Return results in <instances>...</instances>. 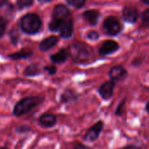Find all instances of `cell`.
<instances>
[{
	"label": "cell",
	"instance_id": "6da1fadb",
	"mask_svg": "<svg viewBox=\"0 0 149 149\" xmlns=\"http://www.w3.org/2000/svg\"><path fill=\"white\" fill-rule=\"evenodd\" d=\"M44 100L45 98L40 96H30V97L24 98L16 103L12 113L16 117H21L28 113L29 112L38 107L39 105H41L44 102Z\"/></svg>",
	"mask_w": 149,
	"mask_h": 149
},
{
	"label": "cell",
	"instance_id": "7a4b0ae2",
	"mask_svg": "<svg viewBox=\"0 0 149 149\" xmlns=\"http://www.w3.org/2000/svg\"><path fill=\"white\" fill-rule=\"evenodd\" d=\"M42 25V21L40 17L34 13H28L24 15L20 21V26L24 32L33 35L37 33Z\"/></svg>",
	"mask_w": 149,
	"mask_h": 149
},
{
	"label": "cell",
	"instance_id": "3957f363",
	"mask_svg": "<svg viewBox=\"0 0 149 149\" xmlns=\"http://www.w3.org/2000/svg\"><path fill=\"white\" fill-rule=\"evenodd\" d=\"M69 52L71 57L76 62H86L92 57L91 48L85 44L80 43L73 44L70 47Z\"/></svg>",
	"mask_w": 149,
	"mask_h": 149
},
{
	"label": "cell",
	"instance_id": "277c9868",
	"mask_svg": "<svg viewBox=\"0 0 149 149\" xmlns=\"http://www.w3.org/2000/svg\"><path fill=\"white\" fill-rule=\"evenodd\" d=\"M103 26L107 33L110 36H116L121 31V25L120 21L113 16H110L105 19Z\"/></svg>",
	"mask_w": 149,
	"mask_h": 149
},
{
	"label": "cell",
	"instance_id": "5b68a950",
	"mask_svg": "<svg viewBox=\"0 0 149 149\" xmlns=\"http://www.w3.org/2000/svg\"><path fill=\"white\" fill-rule=\"evenodd\" d=\"M104 128V122L103 120H99L93 126H92L84 136V140L87 142H93L97 141L100 137V133Z\"/></svg>",
	"mask_w": 149,
	"mask_h": 149
},
{
	"label": "cell",
	"instance_id": "8992f818",
	"mask_svg": "<svg viewBox=\"0 0 149 149\" xmlns=\"http://www.w3.org/2000/svg\"><path fill=\"white\" fill-rule=\"evenodd\" d=\"M115 87V82L113 80H109L102 84L99 88V94L100 97L105 100H110L113 95V90Z\"/></svg>",
	"mask_w": 149,
	"mask_h": 149
},
{
	"label": "cell",
	"instance_id": "52a82bcc",
	"mask_svg": "<svg viewBox=\"0 0 149 149\" xmlns=\"http://www.w3.org/2000/svg\"><path fill=\"white\" fill-rule=\"evenodd\" d=\"M111 80L115 81H122L127 77V70L121 65H116L111 68L108 73Z\"/></svg>",
	"mask_w": 149,
	"mask_h": 149
},
{
	"label": "cell",
	"instance_id": "ba28073f",
	"mask_svg": "<svg viewBox=\"0 0 149 149\" xmlns=\"http://www.w3.org/2000/svg\"><path fill=\"white\" fill-rule=\"evenodd\" d=\"M57 120H58L57 116L53 113H43L38 118L39 125H41L43 127H45V128L53 127L57 124Z\"/></svg>",
	"mask_w": 149,
	"mask_h": 149
},
{
	"label": "cell",
	"instance_id": "9c48e42d",
	"mask_svg": "<svg viewBox=\"0 0 149 149\" xmlns=\"http://www.w3.org/2000/svg\"><path fill=\"white\" fill-rule=\"evenodd\" d=\"M139 17L138 10L134 6H126L122 10V17L126 22L134 23Z\"/></svg>",
	"mask_w": 149,
	"mask_h": 149
},
{
	"label": "cell",
	"instance_id": "30bf717a",
	"mask_svg": "<svg viewBox=\"0 0 149 149\" xmlns=\"http://www.w3.org/2000/svg\"><path fill=\"white\" fill-rule=\"evenodd\" d=\"M119 49V45L116 41L113 40H107L105 41L102 45L100 47L99 52L102 56L109 55L111 53H113Z\"/></svg>",
	"mask_w": 149,
	"mask_h": 149
},
{
	"label": "cell",
	"instance_id": "8fae6325",
	"mask_svg": "<svg viewBox=\"0 0 149 149\" xmlns=\"http://www.w3.org/2000/svg\"><path fill=\"white\" fill-rule=\"evenodd\" d=\"M79 94L72 89H65L60 95L59 100L62 104H68L78 100Z\"/></svg>",
	"mask_w": 149,
	"mask_h": 149
},
{
	"label": "cell",
	"instance_id": "7c38bea8",
	"mask_svg": "<svg viewBox=\"0 0 149 149\" xmlns=\"http://www.w3.org/2000/svg\"><path fill=\"white\" fill-rule=\"evenodd\" d=\"M69 16H70V10L64 4H58L53 9V13H52L53 18H58L64 20L65 17Z\"/></svg>",
	"mask_w": 149,
	"mask_h": 149
},
{
	"label": "cell",
	"instance_id": "4fadbf2b",
	"mask_svg": "<svg viewBox=\"0 0 149 149\" xmlns=\"http://www.w3.org/2000/svg\"><path fill=\"white\" fill-rule=\"evenodd\" d=\"M100 17V14L96 10H88L83 13V17L85 18V20L92 25H94L97 24Z\"/></svg>",
	"mask_w": 149,
	"mask_h": 149
},
{
	"label": "cell",
	"instance_id": "5bb4252c",
	"mask_svg": "<svg viewBox=\"0 0 149 149\" xmlns=\"http://www.w3.org/2000/svg\"><path fill=\"white\" fill-rule=\"evenodd\" d=\"M59 31H60V36L62 38H70L73 32V22H72V20L69 19L67 21H65L63 23Z\"/></svg>",
	"mask_w": 149,
	"mask_h": 149
},
{
	"label": "cell",
	"instance_id": "9a60e30c",
	"mask_svg": "<svg viewBox=\"0 0 149 149\" xmlns=\"http://www.w3.org/2000/svg\"><path fill=\"white\" fill-rule=\"evenodd\" d=\"M58 39L57 37L55 36H51L45 39H44L40 44H39V49L40 51H43V52H45V51H48L50 50L51 48H52L53 46H55L58 43Z\"/></svg>",
	"mask_w": 149,
	"mask_h": 149
},
{
	"label": "cell",
	"instance_id": "2e32d148",
	"mask_svg": "<svg viewBox=\"0 0 149 149\" xmlns=\"http://www.w3.org/2000/svg\"><path fill=\"white\" fill-rule=\"evenodd\" d=\"M67 58V53L65 50H60L55 54L51 56V60L55 64H62Z\"/></svg>",
	"mask_w": 149,
	"mask_h": 149
},
{
	"label": "cell",
	"instance_id": "e0dca14e",
	"mask_svg": "<svg viewBox=\"0 0 149 149\" xmlns=\"http://www.w3.org/2000/svg\"><path fill=\"white\" fill-rule=\"evenodd\" d=\"M40 73V69L38 67V65L32 64L28 65L24 71V75L27 76V77H33V76H37Z\"/></svg>",
	"mask_w": 149,
	"mask_h": 149
},
{
	"label": "cell",
	"instance_id": "ac0fdd59",
	"mask_svg": "<svg viewBox=\"0 0 149 149\" xmlns=\"http://www.w3.org/2000/svg\"><path fill=\"white\" fill-rule=\"evenodd\" d=\"M65 21L63 19H58V18H52V20L49 24V29L52 31H58L60 30L63 23Z\"/></svg>",
	"mask_w": 149,
	"mask_h": 149
},
{
	"label": "cell",
	"instance_id": "d6986e66",
	"mask_svg": "<svg viewBox=\"0 0 149 149\" xmlns=\"http://www.w3.org/2000/svg\"><path fill=\"white\" fill-rule=\"evenodd\" d=\"M32 54L31 52H28V51H22L19 52H16L13 54L9 55V58L11 59H22V58H26L31 57Z\"/></svg>",
	"mask_w": 149,
	"mask_h": 149
},
{
	"label": "cell",
	"instance_id": "ffe728a7",
	"mask_svg": "<svg viewBox=\"0 0 149 149\" xmlns=\"http://www.w3.org/2000/svg\"><path fill=\"white\" fill-rule=\"evenodd\" d=\"M33 2H34V0H17V5L18 9L23 10V9L29 8L30 6H31Z\"/></svg>",
	"mask_w": 149,
	"mask_h": 149
},
{
	"label": "cell",
	"instance_id": "44dd1931",
	"mask_svg": "<svg viewBox=\"0 0 149 149\" xmlns=\"http://www.w3.org/2000/svg\"><path fill=\"white\" fill-rule=\"evenodd\" d=\"M141 25L144 28H148L149 27V9L146 10L141 16Z\"/></svg>",
	"mask_w": 149,
	"mask_h": 149
},
{
	"label": "cell",
	"instance_id": "7402d4cb",
	"mask_svg": "<svg viewBox=\"0 0 149 149\" xmlns=\"http://www.w3.org/2000/svg\"><path fill=\"white\" fill-rule=\"evenodd\" d=\"M66 1L70 5L75 8H81L86 3V0H66Z\"/></svg>",
	"mask_w": 149,
	"mask_h": 149
},
{
	"label": "cell",
	"instance_id": "603a6c76",
	"mask_svg": "<svg viewBox=\"0 0 149 149\" xmlns=\"http://www.w3.org/2000/svg\"><path fill=\"white\" fill-rule=\"evenodd\" d=\"M125 104H126V99L123 100L122 101L120 102V104L118 105L116 111H115V114L117 116H121L124 113V107H125Z\"/></svg>",
	"mask_w": 149,
	"mask_h": 149
},
{
	"label": "cell",
	"instance_id": "cb8c5ba5",
	"mask_svg": "<svg viewBox=\"0 0 149 149\" xmlns=\"http://www.w3.org/2000/svg\"><path fill=\"white\" fill-rule=\"evenodd\" d=\"M10 38H11V42H12L13 44H17L18 38H19V35H18V32L17 31L16 29H14V30H12V31H10Z\"/></svg>",
	"mask_w": 149,
	"mask_h": 149
},
{
	"label": "cell",
	"instance_id": "d4e9b609",
	"mask_svg": "<svg viewBox=\"0 0 149 149\" xmlns=\"http://www.w3.org/2000/svg\"><path fill=\"white\" fill-rule=\"evenodd\" d=\"M31 128L29 127V126H20V127H17L16 128V132L17 133H20V134H24V133H28V132H31Z\"/></svg>",
	"mask_w": 149,
	"mask_h": 149
},
{
	"label": "cell",
	"instance_id": "484cf974",
	"mask_svg": "<svg viewBox=\"0 0 149 149\" xmlns=\"http://www.w3.org/2000/svg\"><path fill=\"white\" fill-rule=\"evenodd\" d=\"M5 27H6L5 21L3 17H0V38L3 35V33L5 31Z\"/></svg>",
	"mask_w": 149,
	"mask_h": 149
},
{
	"label": "cell",
	"instance_id": "4316f807",
	"mask_svg": "<svg viewBox=\"0 0 149 149\" xmlns=\"http://www.w3.org/2000/svg\"><path fill=\"white\" fill-rule=\"evenodd\" d=\"M100 35L97 31H90L88 34H87V38L90 39V40H97L99 38Z\"/></svg>",
	"mask_w": 149,
	"mask_h": 149
},
{
	"label": "cell",
	"instance_id": "83f0119b",
	"mask_svg": "<svg viewBox=\"0 0 149 149\" xmlns=\"http://www.w3.org/2000/svg\"><path fill=\"white\" fill-rule=\"evenodd\" d=\"M45 70L46 72H48V73L50 75H54L57 72V69L55 67V65H50V66H45Z\"/></svg>",
	"mask_w": 149,
	"mask_h": 149
},
{
	"label": "cell",
	"instance_id": "f1b7e54d",
	"mask_svg": "<svg viewBox=\"0 0 149 149\" xmlns=\"http://www.w3.org/2000/svg\"><path fill=\"white\" fill-rule=\"evenodd\" d=\"M73 149H90L88 147H86V145L82 144V143H75L73 146Z\"/></svg>",
	"mask_w": 149,
	"mask_h": 149
},
{
	"label": "cell",
	"instance_id": "f546056e",
	"mask_svg": "<svg viewBox=\"0 0 149 149\" xmlns=\"http://www.w3.org/2000/svg\"><path fill=\"white\" fill-rule=\"evenodd\" d=\"M120 149H141V148L137 147V146H134V145H128V146H126L124 148H121Z\"/></svg>",
	"mask_w": 149,
	"mask_h": 149
},
{
	"label": "cell",
	"instance_id": "4dcf8cb0",
	"mask_svg": "<svg viewBox=\"0 0 149 149\" xmlns=\"http://www.w3.org/2000/svg\"><path fill=\"white\" fill-rule=\"evenodd\" d=\"M6 2H7V0H0V7L3 6L6 3Z\"/></svg>",
	"mask_w": 149,
	"mask_h": 149
},
{
	"label": "cell",
	"instance_id": "1f68e13d",
	"mask_svg": "<svg viewBox=\"0 0 149 149\" xmlns=\"http://www.w3.org/2000/svg\"><path fill=\"white\" fill-rule=\"evenodd\" d=\"M146 111H147V113L149 114V101L147 103V105H146Z\"/></svg>",
	"mask_w": 149,
	"mask_h": 149
},
{
	"label": "cell",
	"instance_id": "d6a6232c",
	"mask_svg": "<svg viewBox=\"0 0 149 149\" xmlns=\"http://www.w3.org/2000/svg\"><path fill=\"white\" fill-rule=\"evenodd\" d=\"M142 2H144L145 3H147V4H148L149 5V0H141Z\"/></svg>",
	"mask_w": 149,
	"mask_h": 149
},
{
	"label": "cell",
	"instance_id": "836d02e7",
	"mask_svg": "<svg viewBox=\"0 0 149 149\" xmlns=\"http://www.w3.org/2000/svg\"><path fill=\"white\" fill-rule=\"evenodd\" d=\"M38 1H40V2H51L52 0H38Z\"/></svg>",
	"mask_w": 149,
	"mask_h": 149
},
{
	"label": "cell",
	"instance_id": "e575fe53",
	"mask_svg": "<svg viewBox=\"0 0 149 149\" xmlns=\"http://www.w3.org/2000/svg\"><path fill=\"white\" fill-rule=\"evenodd\" d=\"M0 149H9V148H0Z\"/></svg>",
	"mask_w": 149,
	"mask_h": 149
}]
</instances>
